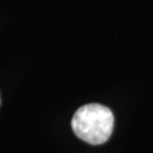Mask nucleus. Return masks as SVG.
Here are the masks:
<instances>
[{
    "mask_svg": "<svg viewBox=\"0 0 153 153\" xmlns=\"http://www.w3.org/2000/svg\"><path fill=\"white\" fill-rule=\"evenodd\" d=\"M0 104H1V99H0Z\"/></svg>",
    "mask_w": 153,
    "mask_h": 153,
    "instance_id": "f03ea898",
    "label": "nucleus"
},
{
    "mask_svg": "<svg viewBox=\"0 0 153 153\" xmlns=\"http://www.w3.org/2000/svg\"><path fill=\"white\" fill-rule=\"evenodd\" d=\"M71 128L75 135L84 142L92 145L103 144L114 131V114L102 104H85L74 114Z\"/></svg>",
    "mask_w": 153,
    "mask_h": 153,
    "instance_id": "f257e3e1",
    "label": "nucleus"
}]
</instances>
